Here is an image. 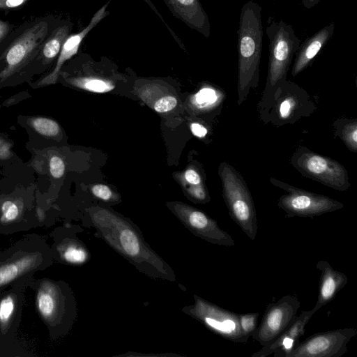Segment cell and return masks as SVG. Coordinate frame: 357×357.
<instances>
[{
  "instance_id": "6da1fadb",
  "label": "cell",
  "mask_w": 357,
  "mask_h": 357,
  "mask_svg": "<svg viewBox=\"0 0 357 357\" xmlns=\"http://www.w3.org/2000/svg\"><path fill=\"white\" fill-rule=\"evenodd\" d=\"M82 225L95 229L94 236L104 241L141 273L153 280L175 282L171 266L146 242L139 227L131 220L101 206L84 210Z\"/></svg>"
},
{
  "instance_id": "7a4b0ae2",
  "label": "cell",
  "mask_w": 357,
  "mask_h": 357,
  "mask_svg": "<svg viewBox=\"0 0 357 357\" xmlns=\"http://www.w3.org/2000/svg\"><path fill=\"white\" fill-rule=\"evenodd\" d=\"M61 18L52 14L38 17L12 31L0 44V84L33 75L41 47Z\"/></svg>"
},
{
  "instance_id": "3957f363",
  "label": "cell",
  "mask_w": 357,
  "mask_h": 357,
  "mask_svg": "<svg viewBox=\"0 0 357 357\" xmlns=\"http://www.w3.org/2000/svg\"><path fill=\"white\" fill-rule=\"evenodd\" d=\"M36 310L52 341L66 337L77 318V306L70 286L64 280L48 278L31 279Z\"/></svg>"
},
{
  "instance_id": "277c9868",
  "label": "cell",
  "mask_w": 357,
  "mask_h": 357,
  "mask_svg": "<svg viewBox=\"0 0 357 357\" xmlns=\"http://www.w3.org/2000/svg\"><path fill=\"white\" fill-rule=\"evenodd\" d=\"M261 7L252 0L242 7L238 33V105L247 99L250 89L258 86L263 47Z\"/></svg>"
},
{
  "instance_id": "5b68a950",
  "label": "cell",
  "mask_w": 357,
  "mask_h": 357,
  "mask_svg": "<svg viewBox=\"0 0 357 357\" xmlns=\"http://www.w3.org/2000/svg\"><path fill=\"white\" fill-rule=\"evenodd\" d=\"M53 262L50 245L43 236H24L0 252V291L20 280L31 279Z\"/></svg>"
},
{
  "instance_id": "8992f818",
  "label": "cell",
  "mask_w": 357,
  "mask_h": 357,
  "mask_svg": "<svg viewBox=\"0 0 357 357\" xmlns=\"http://www.w3.org/2000/svg\"><path fill=\"white\" fill-rule=\"evenodd\" d=\"M266 32L269 40V59L265 87L257 105L260 118L268 111L276 91L287 79L293 57L301 44L292 26L282 20L273 19Z\"/></svg>"
},
{
  "instance_id": "52a82bcc",
  "label": "cell",
  "mask_w": 357,
  "mask_h": 357,
  "mask_svg": "<svg viewBox=\"0 0 357 357\" xmlns=\"http://www.w3.org/2000/svg\"><path fill=\"white\" fill-rule=\"evenodd\" d=\"M222 196L231 218L251 239L257 233V211L251 193L242 175L224 161L218 167Z\"/></svg>"
},
{
  "instance_id": "ba28073f",
  "label": "cell",
  "mask_w": 357,
  "mask_h": 357,
  "mask_svg": "<svg viewBox=\"0 0 357 357\" xmlns=\"http://www.w3.org/2000/svg\"><path fill=\"white\" fill-rule=\"evenodd\" d=\"M31 279L20 280L0 294V357L31 356L17 337L24 292Z\"/></svg>"
},
{
  "instance_id": "9c48e42d",
  "label": "cell",
  "mask_w": 357,
  "mask_h": 357,
  "mask_svg": "<svg viewBox=\"0 0 357 357\" xmlns=\"http://www.w3.org/2000/svg\"><path fill=\"white\" fill-rule=\"evenodd\" d=\"M289 162L303 176L327 187L341 192L350 187L347 170L342 164L305 146L298 147Z\"/></svg>"
},
{
  "instance_id": "30bf717a",
  "label": "cell",
  "mask_w": 357,
  "mask_h": 357,
  "mask_svg": "<svg viewBox=\"0 0 357 357\" xmlns=\"http://www.w3.org/2000/svg\"><path fill=\"white\" fill-rule=\"evenodd\" d=\"M316 109L305 89L286 79L276 91L270 109L261 119L266 124L282 126L311 115Z\"/></svg>"
},
{
  "instance_id": "8fae6325",
  "label": "cell",
  "mask_w": 357,
  "mask_h": 357,
  "mask_svg": "<svg viewBox=\"0 0 357 357\" xmlns=\"http://www.w3.org/2000/svg\"><path fill=\"white\" fill-rule=\"evenodd\" d=\"M271 184L287 192L280 197L278 206L286 213V217L313 218L335 211L344 204L329 197L294 187L275 178L271 177Z\"/></svg>"
},
{
  "instance_id": "7c38bea8",
  "label": "cell",
  "mask_w": 357,
  "mask_h": 357,
  "mask_svg": "<svg viewBox=\"0 0 357 357\" xmlns=\"http://www.w3.org/2000/svg\"><path fill=\"white\" fill-rule=\"evenodd\" d=\"M194 303L184 306L182 312L199 321L206 328L219 336L238 343H245L238 322V314L227 310L196 294Z\"/></svg>"
},
{
  "instance_id": "4fadbf2b",
  "label": "cell",
  "mask_w": 357,
  "mask_h": 357,
  "mask_svg": "<svg viewBox=\"0 0 357 357\" xmlns=\"http://www.w3.org/2000/svg\"><path fill=\"white\" fill-rule=\"evenodd\" d=\"M166 206L195 236L218 245H235L231 236L202 211L181 202H168Z\"/></svg>"
},
{
  "instance_id": "5bb4252c",
  "label": "cell",
  "mask_w": 357,
  "mask_h": 357,
  "mask_svg": "<svg viewBox=\"0 0 357 357\" xmlns=\"http://www.w3.org/2000/svg\"><path fill=\"white\" fill-rule=\"evenodd\" d=\"M301 302L296 296H283L266 305L263 318L252 335L262 347L272 342L288 328L297 317Z\"/></svg>"
},
{
  "instance_id": "9a60e30c",
  "label": "cell",
  "mask_w": 357,
  "mask_h": 357,
  "mask_svg": "<svg viewBox=\"0 0 357 357\" xmlns=\"http://www.w3.org/2000/svg\"><path fill=\"white\" fill-rule=\"evenodd\" d=\"M357 335L353 328H338L312 334L300 342L285 357H341L347 344Z\"/></svg>"
},
{
  "instance_id": "2e32d148",
  "label": "cell",
  "mask_w": 357,
  "mask_h": 357,
  "mask_svg": "<svg viewBox=\"0 0 357 357\" xmlns=\"http://www.w3.org/2000/svg\"><path fill=\"white\" fill-rule=\"evenodd\" d=\"M82 231L81 226L67 222L50 233L52 239L50 245L54 261L65 265L82 266L90 261L91 254L77 235Z\"/></svg>"
},
{
  "instance_id": "e0dca14e",
  "label": "cell",
  "mask_w": 357,
  "mask_h": 357,
  "mask_svg": "<svg viewBox=\"0 0 357 357\" xmlns=\"http://www.w3.org/2000/svg\"><path fill=\"white\" fill-rule=\"evenodd\" d=\"M23 197L0 198V234L10 235L43 227L38 212Z\"/></svg>"
},
{
  "instance_id": "ac0fdd59",
  "label": "cell",
  "mask_w": 357,
  "mask_h": 357,
  "mask_svg": "<svg viewBox=\"0 0 357 357\" xmlns=\"http://www.w3.org/2000/svg\"><path fill=\"white\" fill-rule=\"evenodd\" d=\"M109 2V1H107L93 14L86 26L77 33H71L67 38L55 61L54 68L51 72L38 82V86L53 84L58 81L61 70L66 62L77 54L82 43L89 33L105 17L109 15V12L107 10Z\"/></svg>"
},
{
  "instance_id": "d6986e66",
  "label": "cell",
  "mask_w": 357,
  "mask_h": 357,
  "mask_svg": "<svg viewBox=\"0 0 357 357\" xmlns=\"http://www.w3.org/2000/svg\"><path fill=\"white\" fill-rule=\"evenodd\" d=\"M314 313L312 310L302 311L288 328L272 342L252 354V357H266L271 354L275 357H285L299 343L300 337L305 333V326Z\"/></svg>"
},
{
  "instance_id": "ffe728a7",
  "label": "cell",
  "mask_w": 357,
  "mask_h": 357,
  "mask_svg": "<svg viewBox=\"0 0 357 357\" xmlns=\"http://www.w3.org/2000/svg\"><path fill=\"white\" fill-rule=\"evenodd\" d=\"M172 15L206 38L211 34L208 15L199 0H163Z\"/></svg>"
},
{
  "instance_id": "44dd1931",
  "label": "cell",
  "mask_w": 357,
  "mask_h": 357,
  "mask_svg": "<svg viewBox=\"0 0 357 357\" xmlns=\"http://www.w3.org/2000/svg\"><path fill=\"white\" fill-rule=\"evenodd\" d=\"M73 29V22L68 18L62 17L44 41L34 64L33 74L45 71L56 61Z\"/></svg>"
},
{
  "instance_id": "7402d4cb",
  "label": "cell",
  "mask_w": 357,
  "mask_h": 357,
  "mask_svg": "<svg viewBox=\"0 0 357 357\" xmlns=\"http://www.w3.org/2000/svg\"><path fill=\"white\" fill-rule=\"evenodd\" d=\"M316 268L321 271V275L317 301L312 309L315 313L331 302L348 282L346 274L334 269L326 261H319Z\"/></svg>"
},
{
  "instance_id": "603a6c76",
  "label": "cell",
  "mask_w": 357,
  "mask_h": 357,
  "mask_svg": "<svg viewBox=\"0 0 357 357\" xmlns=\"http://www.w3.org/2000/svg\"><path fill=\"white\" fill-rule=\"evenodd\" d=\"M335 24L331 22L321 28L300 45L291 68V75L296 77L307 68L314 57L324 47L334 33Z\"/></svg>"
},
{
  "instance_id": "cb8c5ba5",
  "label": "cell",
  "mask_w": 357,
  "mask_h": 357,
  "mask_svg": "<svg viewBox=\"0 0 357 357\" xmlns=\"http://www.w3.org/2000/svg\"><path fill=\"white\" fill-rule=\"evenodd\" d=\"M226 99L225 91L218 86L204 84L190 98L195 111L200 114L220 112Z\"/></svg>"
},
{
  "instance_id": "d4e9b609",
  "label": "cell",
  "mask_w": 357,
  "mask_h": 357,
  "mask_svg": "<svg viewBox=\"0 0 357 357\" xmlns=\"http://www.w3.org/2000/svg\"><path fill=\"white\" fill-rule=\"evenodd\" d=\"M186 196L197 204H206L211 197L201 171L195 166H190L183 173L176 175Z\"/></svg>"
},
{
  "instance_id": "484cf974",
  "label": "cell",
  "mask_w": 357,
  "mask_h": 357,
  "mask_svg": "<svg viewBox=\"0 0 357 357\" xmlns=\"http://www.w3.org/2000/svg\"><path fill=\"white\" fill-rule=\"evenodd\" d=\"M334 135L338 137L347 149L357 153V119L340 118L333 123Z\"/></svg>"
},
{
  "instance_id": "4316f807",
  "label": "cell",
  "mask_w": 357,
  "mask_h": 357,
  "mask_svg": "<svg viewBox=\"0 0 357 357\" xmlns=\"http://www.w3.org/2000/svg\"><path fill=\"white\" fill-rule=\"evenodd\" d=\"M29 124L38 133L45 137H56L61 131L59 123L56 121L47 117L32 118L29 121Z\"/></svg>"
},
{
  "instance_id": "83f0119b",
  "label": "cell",
  "mask_w": 357,
  "mask_h": 357,
  "mask_svg": "<svg viewBox=\"0 0 357 357\" xmlns=\"http://www.w3.org/2000/svg\"><path fill=\"white\" fill-rule=\"evenodd\" d=\"M92 195L96 199L107 203H117L119 195L105 184H95L90 188Z\"/></svg>"
},
{
  "instance_id": "f1b7e54d",
  "label": "cell",
  "mask_w": 357,
  "mask_h": 357,
  "mask_svg": "<svg viewBox=\"0 0 357 357\" xmlns=\"http://www.w3.org/2000/svg\"><path fill=\"white\" fill-rule=\"evenodd\" d=\"M258 312L238 314V322L243 335L249 338L257 327Z\"/></svg>"
},
{
  "instance_id": "f546056e",
  "label": "cell",
  "mask_w": 357,
  "mask_h": 357,
  "mask_svg": "<svg viewBox=\"0 0 357 357\" xmlns=\"http://www.w3.org/2000/svg\"><path fill=\"white\" fill-rule=\"evenodd\" d=\"M177 99L172 95L163 96L158 98L153 103V109L158 113H166L176 107Z\"/></svg>"
},
{
  "instance_id": "4dcf8cb0",
  "label": "cell",
  "mask_w": 357,
  "mask_h": 357,
  "mask_svg": "<svg viewBox=\"0 0 357 357\" xmlns=\"http://www.w3.org/2000/svg\"><path fill=\"white\" fill-rule=\"evenodd\" d=\"M49 169L51 176L54 178H61L66 169L63 160L59 155H52L49 159Z\"/></svg>"
},
{
  "instance_id": "1f68e13d",
  "label": "cell",
  "mask_w": 357,
  "mask_h": 357,
  "mask_svg": "<svg viewBox=\"0 0 357 357\" xmlns=\"http://www.w3.org/2000/svg\"><path fill=\"white\" fill-rule=\"evenodd\" d=\"M184 356L175 353H141L136 351H128L121 354L114 356V357H181Z\"/></svg>"
},
{
  "instance_id": "d6a6232c",
  "label": "cell",
  "mask_w": 357,
  "mask_h": 357,
  "mask_svg": "<svg viewBox=\"0 0 357 357\" xmlns=\"http://www.w3.org/2000/svg\"><path fill=\"white\" fill-rule=\"evenodd\" d=\"M144 2L152 9V10L157 15V16L161 20L162 22L165 24V26L167 27L168 31L170 32V34L174 39V40L177 43L178 46L181 47L183 50H185V46L183 43H182L181 40L177 36L176 33L170 28V26L165 22L163 17L160 14V13L158 11V10L156 8L153 3L151 0H144Z\"/></svg>"
},
{
  "instance_id": "836d02e7",
  "label": "cell",
  "mask_w": 357,
  "mask_h": 357,
  "mask_svg": "<svg viewBox=\"0 0 357 357\" xmlns=\"http://www.w3.org/2000/svg\"><path fill=\"white\" fill-rule=\"evenodd\" d=\"M29 0H0V11L9 12L24 5Z\"/></svg>"
},
{
  "instance_id": "e575fe53",
  "label": "cell",
  "mask_w": 357,
  "mask_h": 357,
  "mask_svg": "<svg viewBox=\"0 0 357 357\" xmlns=\"http://www.w3.org/2000/svg\"><path fill=\"white\" fill-rule=\"evenodd\" d=\"M190 128L193 135L199 139L206 138L209 133L207 126L199 122H192L190 126Z\"/></svg>"
},
{
  "instance_id": "d590c367",
  "label": "cell",
  "mask_w": 357,
  "mask_h": 357,
  "mask_svg": "<svg viewBox=\"0 0 357 357\" xmlns=\"http://www.w3.org/2000/svg\"><path fill=\"white\" fill-rule=\"evenodd\" d=\"M15 29V26L0 19V44Z\"/></svg>"
},
{
  "instance_id": "8d00e7d4",
  "label": "cell",
  "mask_w": 357,
  "mask_h": 357,
  "mask_svg": "<svg viewBox=\"0 0 357 357\" xmlns=\"http://www.w3.org/2000/svg\"><path fill=\"white\" fill-rule=\"evenodd\" d=\"M11 144L0 139V158L6 159L11 155L10 153Z\"/></svg>"
},
{
  "instance_id": "74e56055",
  "label": "cell",
  "mask_w": 357,
  "mask_h": 357,
  "mask_svg": "<svg viewBox=\"0 0 357 357\" xmlns=\"http://www.w3.org/2000/svg\"><path fill=\"white\" fill-rule=\"evenodd\" d=\"M321 0H301V4L303 7L310 9L317 5Z\"/></svg>"
},
{
  "instance_id": "f35d334b",
  "label": "cell",
  "mask_w": 357,
  "mask_h": 357,
  "mask_svg": "<svg viewBox=\"0 0 357 357\" xmlns=\"http://www.w3.org/2000/svg\"><path fill=\"white\" fill-rule=\"evenodd\" d=\"M1 292H2V291H0V294H1Z\"/></svg>"
}]
</instances>
